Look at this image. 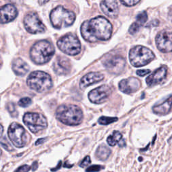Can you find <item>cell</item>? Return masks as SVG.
Here are the masks:
<instances>
[{
  "label": "cell",
  "mask_w": 172,
  "mask_h": 172,
  "mask_svg": "<svg viewBox=\"0 0 172 172\" xmlns=\"http://www.w3.org/2000/svg\"><path fill=\"white\" fill-rule=\"evenodd\" d=\"M112 33V26L106 18L98 16L90 20H86L81 24V34L89 43L98 40H109Z\"/></svg>",
  "instance_id": "1"
},
{
  "label": "cell",
  "mask_w": 172,
  "mask_h": 172,
  "mask_svg": "<svg viewBox=\"0 0 172 172\" xmlns=\"http://www.w3.org/2000/svg\"><path fill=\"white\" fill-rule=\"evenodd\" d=\"M55 116L63 124L77 126L82 123L83 114L81 108L76 105H61L57 109Z\"/></svg>",
  "instance_id": "2"
},
{
  "label": "cell",
  "mask_w": 172,
  "mask_h": 172,
  "mask_svg": "<svg viewBox=\"0 0 172 172\" xmlns=\"http://www.w3.org/2000/svg\"><path fill=\"white\" fill-rule=\"evenodd\" d=\"M55 54V48L47 40L36 43L30 51L32 61L37 65H43L48 62Z\"/></svg>",
  "instance_id": "3"
},
{
  "label": "cell",
  "mask_w": 172,
  "mask_h": 172,
  "mask_svg": "<svg viewBox=\"0 0 172 172\" xmlns=\"http://www.w3.org/2000/svg\"><path fill=\"white\" fill-rule=\"evenodd\" d=\"M50 20L54 28L61 30L67 28L74 23L75 14L73 12L59 6L53 10L50 13Z\"/></svg>",
  "instance_id": "4"
},
{
  "label": "cell",
  "mask_w": 172,
  "mask_h": 172,
  "mask_svg": "<svg viewBox=\"0 0 172 172\" xmlns=\"http://www.w3.org/2000/svg\"><path fill=\"white\" fill-rule=\"evenodd\" d=\"M26 83L31 89L38 93L46 92L53 87L51 77L41 71L31 73L28 77Z\"/></svg>",
  "instance_id": "5"
},
{
  "label": "cell",
  "mask_w": 172,
  "mask_h": 172,
  "mask_svg": "<svg viewBox=\"0 0 172 172\" xmlns=\"http://www.w3.org/2000/svg\"><path fill=\"white\" fill-rule=\"evenodd\" d=\"M154 58L155 55L151 50L143 46H136L131 48L129 52L130 62L135 67L146 65Z\"/></svg>",
  "instance_id": "6"
},
{
  "label": "cell",
  "mask_w": 172,
  "mask_h": 172,
  "mask_svg": "<svg viewBox=\"0 0 172 172\" xmlns=\"http://www.w3.org/2000/svg\"><path fill=\"white\" fill-rule=\"evenodd\" d=\"M9 139L15 147L22 148L29 142V134L25 129L17 123H13L9 126L8 130Z\"/></svg>",
  "instance_id": "7"
},
{
  "label": "cell",
  "mask_w": 172,
  "mask_h": 172,
  "mask_svg": "<svg viewBox=\"0 0 172 172\" xmlns=\"http://www.w3.org/2000/svg\"><path fill=\"white\" fill-rule=\"evenodd\" d=\"M23 122L31 132L34 134L46 129L48 126L46 117L40 113H26L23 117Z\"/></svg>",
  "instance_id": "8"
},
{
  "label": "cell",
  "mask_w": 172,
  "mask_h": 172,
  "mask_svg": "<svg viewBox=\"0 0 172 172\" xmlns=\"http://www.w3.org/2000/svg\"><path fill=\"white\" fill-rule=\"evenodd\" d=\"M57 46L62 52L68 55L75 56L81 52L79 40L72 34H68L61 37L58 40Z\"/></svg>",
  "instance_id": "9"
},
{
  "label": "cell",
  "mask_w": 172,
  "mask_h": 172,
  "mask_svg": "<svg viewBox=\"0 0 172 172\" xmlns=\"http://www.w3.org/2000/svg\"><path fill=\"white\" fill-rule=\"evenodd\" d=\"M24 24L26 30L30 34H37L45 32V26L39 19L37 13H30L27 14L24 19Z\"/></svg>",
  "instance_id": "10"
},
{
  "label": "cell",
  "mask_w": 172,
  "mask_h": 172,
  "mask_svg": "<svg viewBox=\"0 0 172 172\" xmlns=\"http://www.w3.org/2000/svg\"><path fill=\"white\" fill-rule=\"evenodd\" d=\"M111 94L112 89L110 86L102 85L92 90L88 94V98L91 102L100 104L107 100Z\"/></svg>",
  "instance_id": "11"
},
{
  "label": "cell",
  "mask_w": 172,
  "mask_h": 172,
  "mask_svg": "<svg viewBox=\"0 0 172 172\" xmlns=\"http://www.w3.org/2000/svg\"><path fill=\"white\" fill-rule=\"evenodd\" d=\"M157 48L162 53L172 52V30H164L155 38Z\"/></svg>",
  "instance_id": "12"
},
{
  "label": "cell",
  "mask_w": 172,
  "mask_h": 172,
  "mask_svg": "<svg viewBox=\"0 0 172 172\" xmlns=\"http://www.w3.org/2000/svg\"><path fill=\"white\" fill-rule=\"evenodd\" d=\"M106 69L112 73H120L126 65L125 59L121 56L113 55L106 57L103 61Z\"/></svg>",
  "instance_id": "13"
},
{
  "label": "cell",
  "mask_w": 172,
  "mask_h": 172,
  "mask_svg": "<svg viewBox=\"0 0 172 172\" xmlns=\"http://www.w3.org/2000/svg\"><path fill=\"white\" fill-rule=\"evenodd\" d=\"M141 83L140 80L136 78H129L120 81L119 87L120 91L126 94L134 93L141 88Z\"/></svg>",
  "instance_id": "14"
},
{
  "label": "cell",
  "mask_w": 172,
  "mask_h": 172,
  "mask_svg": "<svg viewBox=\"0 0 172 172\" xmlns=\"http://www.w3.org/2000/svg\"><path fill=\"white\" fill-rule=\"evenodd\" d=\"M100 6L104 13L111 18H116L119 16V8L117 0H102Z\"/></svg>",
  "instance_id": "15"
},
{
  "label": "cell",
  "mask_w": 172,
  "mask_h": 172,
  "mask_svg": "<svg viewBox=\"0 0 172 172\" xmlns=\"http://www.w3.org/2000/svg\"><path fill=\"white\" fill-rule=\"evenodd\" d=\"M53 69L58 75H67L71 71V63L69 58L65 57H58L53 64Z\"/></svg>",
  "instance_id": "16"
},
{
  "label": "cell",
  "mask_w": 172,
  "mask_h": 172,
  "mask_svg": "<svg viewBox=\"0 0 172 172\" xmlns=\"http://www.w3.org/2000/svg\"><path fill=\"white\" fill-rule=\"evenodd\" d=\"M167 73V68L166 66H162L159 69H156L147 78L146 83L147 85L151 87V86L161 83L165 79Z\"/></svg>",
  "instance_id": "17"
},
{
  "label": "cell",
  "mask_w": 172,
  "mask_h": 172,
  "mask_svg": "<svg viewBox=\"0 0 172 172\" xmlns=\"http://www.w3.org/2000/svg\"><path fill=\"white\" fill-rule=\"evenodd\" d=\"M18 16V10L12 4H7L1 8V19L2 24H6L14 20Z\"/></svg>",
  "instance_id": "18"
},
{
  "label": "cell",
  "mask_w": 172,
  "mask_h": 172,
  "mask_svg": "<svg viewBox=\"0 0 172 172\" xmlns=\"http://www.w3.org/2000/svg\"><path fill=\"white\" fill-rule=\"evenodd\" d=\"M103 74L98 73V72H92L84 75L80 81L79 87L81 89H84L85 88L89 87V86L95 84L98 82H100L104 79Z\"/></svg>",
  "instance_id": "19"
},
{
  "label": "cell",
  "mask_w": 172,
  "mask_h": 172,
  "mask_svg": "<svg viewBox=\"0 0 172 172\" xmlns=\"http://www.w3.org/2000/svg\"><path fill=\"white\" fill-rule=\"evenodd\" d=\"M172 108V95L165 99L161 103L156 104L152 108L154 114L158 116H165L168 114Z\"/></svg>",
  "instance_id": "20"
},
{
  "label": "cell",
  "mask_w": 172,
  "mask_h": 172,
  "mask_svg": "<svg viewBox=\"0 0 172 172\" xmlns=\"http://www.w3.org/2000/svg\"><path fill=\"white\" fill-rule=\"evenodd\" d=\"M12 70L16 75L24 76L30 70V67L20 58H15L12 62Z\"/></svg>",
  "instance_id": "21"
},
{
  "label": "cell",
  "mask_w": 172,
  "mask_h": 172,
  "mask_svg": "<svg viewBox=\"0 0 172 172\" xmlns=\"http://www.w3.org/2000/svg\"><path fill=\"white\" fill-rule=\"evenodd\" d=\"M111 153L112 151L110 149L108 148L104 144H102L97 148L96 153H95V156L97 159L105 161L110 157Z\"/></svg>",
  "instance_id": "22"
},
{
  "label": "cell",
  "mask_w": 172,
  "mask_h": 172,
  "mask_svg": "<svg viewBox=\"0 0 172 172\" xmlns=\"http://www.w3.org/2000/svg\"><path fill=\"white\" fill-rule=\"evenodd\" d=\"M123 140V134L119 131L115 130L107 139V143L111 147H114L117 144H119Z\"/></svg>",
  "instance_id": "23"
},
{
  "label": "cell",
  "mask_w": 172,
  "mask_h": 172,
  "mask_svg": "<svg viewBox=\"0 0 172 172\" xmlns=\"http://www.w3.org/2000/svg\"><path fill=\"white\" fill-rule=\"evenodd\" d=\"M119 119L117 117H108V116H101L98 119V123L101 125H108L113 123L117 122Z\"/></svg>",
  "instance_id": "24"
},
{
  "label": "cell",
  "mask_w": 172,
  "mask_h": 172,
  "mask_svg": "<svg viewBox=\"0 0 172 172\" xmlns=\"http://www.w3.org/2000/svg\"><path fill=\"white\" fill-rule=\"evenodd\" d=\"M148 19V16H147V13L146 12H142L137 16V21L136 22H137V23L141 25V26H143L144 24H145V22H147Z\"/></svg>",
  "instance_id": "25"
},
{
  "label": "cell",
  "mask_w": 172,
  "mask_h": 172,
  "mask_svg": "<svg viewBox=\"0 0 172 172\" xmlns=\"http://www.w3.org/2000/svg\"><path fill=\"white\" fill-rule=\"evenodd\" d=\"M1 144L3 148L8 151H14V149L11 145L10 143L8 141V140L6 137H1Z\"/></svg>",
  "instance_id": "26"
},
{
  "label": "cell",
  "mask_w": 172,
  "mask_h": 172,
  "mask_svg": "<svg viewBox=\"0 0 172 172\" xmlns=\"http://www.w3.org/2000/svg\"><path fill=\"white\" fill-rule=\"evenodd\" d=\"M32 99L30 98H23L20 99L18 105L22 108H27L31 105Z\"/></svg>",
  "instance_id": "27"
},
{
  "label": "cell",
  "mask_w": 172,
  "mask_h": 172,
  "mask_svg": "<svg viewBox=\"0 0 172 172\" xmlns=\"http://www.w3.org/2000/svg\"><path fill=\"white\" fill-rule=\"evenodd\" d=\"M141 26L139 25L137 22H134V23L132 24V25H131L130 26L129 28V33L130 34H135L136 33H137V32H139V30H140V28H141Z\"/></svg>",
  "instance_id": "28"
},
{
  "label": "cell",
  "mask_w": 172,
  "mask_h": 172,
  "mask_svg": "<svg viewBox=\"0 0 172 172\" xmlns=\"http://www.w3.org/2000/svg\"><path fill=\"white\" fill-rule=\"evenodd\" d=\"M104 169V167L100 165H93L86 169V172H98L102 169Z\"/></svg>",
  "instance_id": "29"
},
{
  "label": "cell",
  "mask_w": 172,
  "mask_h": 172,
  "mask_svg": "<svg viewBox=\"0 0 172 172\" xmlns=\"http://www.w3.org/2000/svg\"><path fill=\"white\" fill-rule=\"evenodd\" d=\"M120 2L124 4V6L131 7L137 5L138 3L140 2L141 0H120Z\"/></svg>",
  "instance_id": "30"
},
{
  "label": "cell",
  "mask_w": 172,
  "mask_h": 172,
  "mask_svg": "<svg viewBox=\"0 0 172 172\" xmlns=\"http://www.w3.org/2000/svg\"><path fill=\"white\" fill-rule=\"evenodd\" d=\"M8 110L9 112H10V114L13 117H16V116H18V113H17L15 106H14V104H12V103L9 104L8 105Z\"/></svg>",
  "instance_id": "31"
},
{
  "label": "cell",
  "mask_w": 172,
  "mask_h": 172,
  "mask_svg": "<svg viewBox=\"0 0 172 172\" xmlns=\"http://www.w3.org/2000/svg\"><path fill=\"white\" fill-rule=\"evenodd\" d=\"M90 164H91V159H90V157L86 156L79 164V167H83H83H87Z\"/></svg>",
  "instance_id": "32"
},
{
  "label": "cell",
  "mask_w": 172,
  "mask_h": 172,
  "mask_svg": "<svg viewBox=\"0 0 172 172\" xmlns=\"http://www.w3.org/2000/svg\"><path fill=\"white\" fill-rule=\"evenodd\" d=\"M31 167L28 165H23L18 167L14 172H28Z\"/></svg>",
  "instance_id": "33"
},
{
  "label": "cell",
  "mask_w": 172,
  "mask_h": 172,
  "mask_svg": "<svg viewBox=\"0 0 172 172\" xmlns=\"http://www.w3.org/2000/svg\"><path fill=\"white\" fill-rule=\"evenodd\" d=\"M150 73H151V70L149 69H140L137 71V74L139 76H141V77L145 76L146 75H148Z\"/></svg>",
  "instance_id": "34"
},
{
  "label": "cell",
  "mask_w": 172,
  "mask_h": 172,
  "mask_svg": "<svg viewBox=\"0 0 172 172\" xmlns=\"http://www.w3.org/2000/svg\"><path fill=\"white\" fill-rule=\"evenodd\" d=\"M47 138H43V139H38L37 141H36L35 143V144L36 145H40V144H43L44 143H45L47 141Z\"/></svg>",
  "instance_id": "35"
},
{
  "label": "cell",
  "mask_w": 172,
  "mask_h": 172,
  "mask_svg": "<svg viewBox=\"0 0 172 172\" xmlns=\"http://www.w3.org/2000/svg\"><path fill=\"white\" fill-rule=\"evenodd\" d=\"M159 21H158V20H154V21L151 22L150 23H149L147 26V27L151 26H159Z\"/></svg>",
  "instance_id": "36"
},
{
  "label": "cell",
  "mask_w": 172,
  "mask_h": 172,
  "mask_svg": "<svg viewBox=\"0 0 172 172\" xmlns=\"http://www.w3.org/2000/svg\"><path fill=\"white\" fill-rule=\"evenodd\" d=\"M38 162L37 161H34L33 165H32V170H33V171H34L37 169L38 168Z\"/></svg>",
  "instance_id": "37"
},
{
  "label": "cell",
  "mask_w": 172,
  "mask_h": 172,
  "mask_svg": "<svg viewBox=\"0 0 172 172\" xmlns=\"http://www.w3.org/2000/svg\"><path fill=\"white\" fill-rule=\"evenodd\" d=\"M61 165H62V162H61V161H59V163H58V164L57 166L56 167H55V168H53V169H51V170L52 171H57L58 169H59L61 168Z\"/></svg>",
  "instance_id": "38"
},
{
  "label": "cell",
  "mask_w": 172,
  "mask_h": 172,
  "mask_svg": "<svg viewBox=\"0 0 172 172\" xmlns=\"http://www.w3.org/2000/svg\"><path fill=\"white\" fill-rule=\"evenodd\" d=\"M38 1L40 5L42 6V5H44V4H46L49 1H51V0H38Z\"/></svg>",
  "instance_id": "39"
},
{
  "label": "cell",
  "mask_w": 172,
  "mask_h": 172,
  "mask_svg": "<svg viewBox=\"0 0 172 172\" xmlns=\"http://www.w3.org/2000/svg\"><path fill=\"white\" fill-rule=\"evenodd\" d=\"M150 144L151 143H149L148 144H147V146L145 147V148H143V149H140V151H141V152H144V151H147V150H148V149H149V145H150Z\"/></svg>",
  "instance_id": "40"
},
{
  "label": "cell",
  "mask_w": 172,
  "mask_h": 172,
  "mask_svg": "<svg viewBox=\"0 0 172 172\" xmlns=\"http://www.w3.org/2000/svg\"><path fill=\"white\" fill-rule=\"evenodd\" d=\"M10 2H14V3H21L23 0H9Z\"/></svg>",
  "instance_id": "41"
},
{
  "label": "cell",
  "mask_w": 172,
  "mask_h": 172,
  "mask_svg": "<svg viewBox=\"0 0 172 172\" xmlns=\"http://www.w3.org/2000/svg\"><path fill=\"white\" fill-rule=\"evenodd\" d=\"M156 139H157V134H155V135L154 136V137L153 138V141H152V145H153V146L154 143H155V142Z\"/></svg>",
  "instance_id": "42"
},
{
  "label": "cell",
  "mask_w": 172,
  "mask_h": 172,
  "mask_svg": "<svg viewBox=\"0 0 172 172\" xmlns=\"http://www.w3.org/2000/svg\"><path fill=\"white\" fill-rule=\"evenodd\" d=\"M64 166L65 167H73V165H67V163H65V164H64Z\"/></svg>",
  "instance_id": "43"
},
{
  "label": "cell",
  "mask_w": 172,
  "mask_h": 172,
  "mask_svg": "<svg viewBox=\"0 0 172 172\" xmlns=\"http://www.w3.org/2000/svg\"><path fill=\"white\" fill-rule=\"evenodd\" d=\"M3 126L1 125V137H2L3 136Z\"/></svg>",
  "instance_id": "44"
},
{
  "label": "cell",
  "mask_w": 172,
  "mask_h": 172,
  "mask_svg": "<svg viewBox=\"0 0 172 172\" xmlns=\"http://www.w3.org/2000/svg\"><path fill=\"white\" fill-rule=\"evenodd\" d=\"M143 159V157H139V160L140 161H142Z\"/></svg>",
  "instance_id": "45"
}]
</instances>
